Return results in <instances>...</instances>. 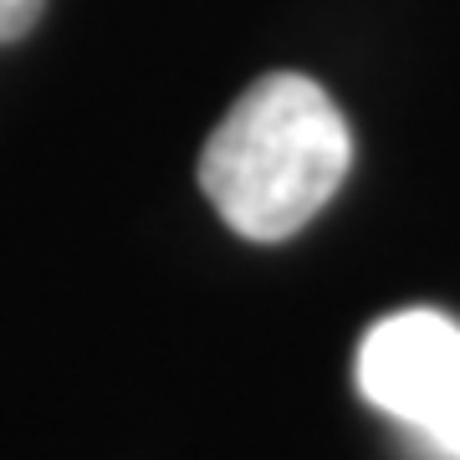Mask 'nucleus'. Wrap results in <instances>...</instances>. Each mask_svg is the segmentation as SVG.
<instances>
[{"instance_id":"obj_1","label":"nucleus","mask_w":460,"mask_h":460,"mask_svg":"<svg viewBox=\"0 0 460 460\" xmlns=\"http://www.w3.org/2000/svg\"><path fill=\"white\" fill-rule=\"evenodd\" d=\"M353 164V133L338 102L296 72L251 83L215 123L199 184L246 241H287L307 226Z\"/></svg>"},{"instance_id":"obj_2","label":"nucleus","mask_w":460,"mask_h":460,"mask_svg":"<svg viewBox=\"0 0 460 460\" xmlns=\"http://www.w3.org/2000/svg\"><path fill=\"white\" fill-rule=\"evenodd\" d=\"M353 378L374 410L460 460V328L445 313L410 307L374 323L358 343Z\"/></svg>"},{"instance_id":"obj_3","label":"nucleus","mask_w":460,"mask_h":460,"mask_svg":"<svg viewBox=\"0 0 460 460\" xmlns=\"http://www.w3.org/2000/svg\"><path fill=\"white\" fill-rule=\"evenodd\" d=\"M41 5H47V0H0V47L31 31L36 16H41Z\"/></svg>"}]
</instances>
